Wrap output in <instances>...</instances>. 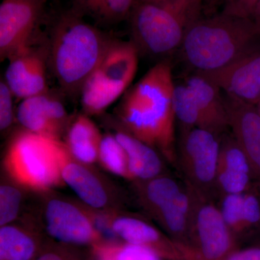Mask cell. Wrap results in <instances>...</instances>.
I'll list each match as a JSON object with an SVG mask.
<instances>
[{
  "label": "cell",
  "instance_id": "3957f363",
  "mask_svg": "<svg viewBox=\"0 0 260 260\" xmlns=\"http://www.w3.org/2000/svg\"><path fill=\"white\" fill-rule=\"evenodd\" d=\"M259 30L251 18L220 14L198 18L186 30L180 49L197 73L223 68L255 44Z\"/></svg>",
  "mask_w": 260,
  "mask_h": 260
},
{
  "label": "cell",
  "instance_id": "9a60e30c",
  "mask_svg": "<svg viewBox=\"0 0 260 260\" xmlns=\"http://www.w3.org/2000/svg\"><path fill=\"white\" fill-rule=\"evenodd\" d=\"M250 164L232 135L220 141L215 190L221 196L243 194L251 188Z\"/></svg>",
  "mask_w": 260,
  "mask_h": 260
},
{
  "label": "cell",
  "instance_id": "52a82bcc",
  "mask_svg": "<svg viewBox=\"0 0 260 260\" xmlns=\"http://www.w3.org/2000/svg\"><path fill=\"white\" fill-rule=\"evenodd\" d=\"M192 199L190 229L186 244L177 243L183 260H220L237 249L235 235L212 198L186 183Z\"/></svg>",
  "mask_w": 260,
  "mask_h": 260
},
{
  "label": "cell",
  "instance_id": "5bb4252c",
  "mask_svg": "<svg viewBox=\"0 0 260 260\" xmlns=\"http://www.w3.org/2000/svg\"><path fill=\"white\" fill-rule=\"evenodd\" d=\"M232 135L250 164L260 184V113L255 105L224 95Z\"/></svg>",
  "mask_w": 260,
  "mask_h": 260
},
{
  "label": "cell",
  "instance_id": "1f68e13d",
  "mask_svg": "<svg viewBox=\"0 0 260 260\" xmlns=\"http://www.w3.org/2000/svg\"><path fill=\"white\" fill-rule=\"evenodd\" d=\"M220 260H260V248L251 247L235 249Z\"/></svg>",
  "mask_w": 260,
  "mask_h": 260
},
{
  "label": "cell",
  "instance_id": "4316f807",
  "mask_svg": "<svg viewBox=\"0 0 260 260\" xmlns=\"http://www.w3.org/2000/svg\"><path fill=\"white\" fill-rule=\"evenodd\" d=\"M20 190L10 185L0 187V225H8L18 215L21 203Z\"/></svg>",
  "mask_w": 260,
  "mask_h": 260
},
{
  "label": "cell",
  "instance_id": "7c38bea8",
  "mask_svg": "<svg viewBox=\"0 0 260 260\" xmlns=\"http://www.w3.org/2000/svg\"><path fill=\"white\" fill-rule=\"evenodd\" d=\"M8 61L4 79L16 99L22 101L49 91L47 78L48 49L30 46Z\"/></svg>",
  "mask_w": 260,
  "mask_h": 260
},
{
  "label": "cell",
  "instance_id": "e575fe53",
  "mask_svg": "<svg viewBox=\"0 0 260 260\" xmlns=\"http://www.w3.org/2000/svg\"><path fill=\"white\" fill-rule=\"evenodd\" d=\"M201 1L202 5L203 4H210V5H214L215 3H218V2L221 1V0H200Z\"/></svg>",
  "mask_w": 260,
  "mask_h": 260
},
{
  "label": "cell",
  "instance_id": "2e32d148",
  "mask_svg": "<svg viewBox=\"0 0 260 260\" xmlns=\"http://www.w3.org/2000/svg\"><path fill=\"white\" fill-rule=\"evenodd\" d=\"M112 229L124 242L150 248L165 260H183L177 243L144 220L134 217H119L113 221Z\"/></svg>",
  "mask_w": 260,
  "mask_h": 260
},
{
  "label": "cell",
  "instance_id": "277c9868",
  "mask_svg": "<svg viewBox=\"0 0 260 260\" xmlns=\"http://www.w3.org/2000/svg\"><path fill=\"white\" fill-rule=\"evenodd\" d=\"M201 7L200 0L137 1L128 18L131 41L139 53L152 56L170 54L180 48L188 27L199 18Z\"/></svg>",
  "mask_w": 260,
  "mask_h": 260
},
{
  "label": "cell",
  "instance_id": "ffe728a7",
  "mask_svg": "<svg viewBox=\"0 0 260 260\" xmlns=\"http://www.w3.org/2000/svg\"><path fill=\"white\" fill-rule=\"evenodd\" d=\"M61 174L64 183L88 206L102 208L107 204V191L100 181L86 168L73 162L71 159L65 164Z\"/></svg>",
  "mask_w": 260,
  "mask_h": 260
},
{
  "label": "cell",
  "instance_id": "d590c367",
  "mask_svg": "<svg viewBox=\"0 0 260 260\" xmlns=\"http://www.w3.org/2000/svg\"><path fill=\"white\" fill-rule=\"evenodd\" d=\"M255 106L256 109H258V111H259V112L260 113V99L259 100V102H257V104H256Z\"/></svg>",
  "mask_w": 260,
  "mask_h": 260
},
{
  "label": "cell",
  "instance_id": "ac0fdd59",
  "mask_svg": "<svg viewBox=\"0 0 260 260\" xmlns=\"http://www.w3.org/2000/svg\"><path fill=\"white\" fill-rule=\"evenodd\" d=\"M114 135L125 150L132 179L145 181L160 176L162 162L155 148L124 129L117 130Z\"/></svg>",
  "mask_w": 260,
  "mask_h": 260
},
{
  "label": "cell",
  "instance_id": "8992f818",
  "mask_svg": "<svg viewBox=\"0 0 260 260\" xmlns=\"http://www.w3.org/2000/svg\"><path fill=\"white\" fill-rule=\"evenodd\" d=\"M139 51L131 40H114L84 84L80 100L87 115H98L127 90L138 71Z\"/></svg>",
  "mask_w": 260,
  "mask_h": 260
},
{
  "label": "cell",
  "instance_id": "484cf974",
  "mask_svg": "<svg viewBox=\"0 0 260 260\" xmlns=\"http://www.w3.org/2000/svg\"><path fill=\"white\" fill-rule=\"evenodd\" d=\"M220 210L228 226L234 235L245 231L243 217V194H225L221 197Z\"/></svg>",
  "mask_w": 260,
  "mask_h": 260
},
{
  "label": "cell",
  "instance_id": "cb8c5ba5",
  "mask_svg": "<svg viewBox=\"0 0 260 260\" xmlns=\"http://www.w3.org/2000/svg\"><path fill=\"white\" fill-rule=\"evenodd\" d=\"M173 106L176 120L179 121L182 132L194 127H202L199 108L194 95L186 83L175 85L173 95Z\"/></svg>",
  "mask_w": 260,
  "mask_h": 260
},
{
  "label": "cell",
  "instance_id": "5b68a950",
  "mask_svg": "<svg viewBox=\"0 0 260 260\" xmlns=\"http://www.w3.org/2000/svg\"><path fill=\"white\" fill-rule=\"evenodd\" d=\"M72 158L61 139L23 129L12 137L4 161L16 182L35 190H47L64 184L62 169Z\"/></svg>",
  "mask_w": 260,
  "mask_h": 260
},
{
  "label": "cell",
  "instance_id": "d6a6232c",
  "mask_svg": "<svg viewBox=\"0 0 260 260\" xmlns=\"http://www.w3.org/2000/svg\"><path fill=\"white\" fill-rule=\"evenodd\" d=\"M251 19L254 21V23H255L258 30H259L260 32V0L256 3L252 15H251Z\"/></svg>",
  "mask_w": 260,
  "mask_h": 260
},
{
  "label": "cell",
  "instance_id": "6da1fadb",
  "mask_svg": "<svg viewBox=\"0 0 260 260\" xmlns=\"http://www.w3.org/2000/svg\"><path fill=\"white\" fill-rule=\"evenodd\" d=\"M174 88L172 68L161 61L130 89L119 107L124 129L157 149L172 164L177 162Z\"/></svg>",
  "mask_w": 260,
  "mask_h": 260
},
{
  "label": "cell",
  "instance_id": "9c48e42d",
  "mask_svg": "<svg viewBox=\"0 0 260 260\" xmlns=\"http://www.w3.org/2000/svg\"><path fill=\"white\" fill-rule=\"evenodd\" d=\"M48 0H3L0 5V59L10 60L31 46Z\"/></svg>",
  "mask_w": 260,
  "mask_h": 260
},
{
  "label": "cell",
  "instance_id": "836d02e7",
  "mask_svg": "<svg viewBox=\"0 0 260 260\" xmlns=\"http://www.w3.org/2000/svg\"><path fill=\"white\" fill-rule=\"evenodd\" d=\"M137 1L141 2V3H166L174 1V0H137Z\"/></svg>",
  "mask_w": 260,
  "mask_h": 260
},
{
  "label": "cell",
  "instance_id": "f546056e",
  "mask_svg": "<svg viewBox=\"0 0 260 260\" xmlns=\"http://www.w3.org/2000/svg\"><path fill=\"white\" fill-rule=\"evenodd\" d=\"M258 1L259 0H223V13L241 18H251Z\"/></svg>",
  "mask_w": 260,
  "mask_h": 260
},
{
  "label": "cell",
  "instance_id": "83f0119b",
  "mask_svg": "<svg viewBox=\"0 0 260 260\" xmlns=\"http://www.w3.org/2000/svg\"><path fill=\"white\" fill-rule=\"evenodd\" d=\"M14 94L5 79L0 81V129L5 131L10 127L14 120L13 99Z\"/></svg>",
  "mask_w": 260,
  "mask_h": 260
},
{
  "label": "cell",
  "instance_id": "8d00e7d4",
  "mask_svg": "<svg viewBox=\"0 0 260 260\" xmlns=\"http://www.w3.org/2000/svg\"><path fill=\"white\" fill-rule=\"evenodd\" d=\"M259 185L260 186V184H259Z\"/></svg>",
  "mask_w": 260,
  "mask_h": 260
},
{
  "label": "cell",
  "instance_id": "d6986e66",
  "mask_svg": "<svg viewBox=\"0 0 260 260\" xmlns=\"http://www.w3.org/2000/svg\"><path fill=\"white\" fill-rule=\"evenodd\" d=\"M103 135L87 114L79 115L70 126L65 142L72 157L83 164H92L99 158Z\"/></svg>",
  "mask_w": 260,
  "mask_h": 260
},
{
  "label": "cell",
  "instance_id": "7402d4cb",
  "mask_svg": "<svg viewBox=\"0 0 260 260\" xmlns=\"http://www.w3.org/2000/svg\"><path fill=\"white\" fill-rule=\"evenodd\" d=\"M137 0H91L78 13L104 24L119 23L129 18Z\"/></svg>",
  "mask_w": 260,
  "mask_h": 260
},
{
  "label": "cell",
  "instance_id": "603a6c76",
  "mask_svg": "<svg viewBox=\"0 0 260 260\" xmlns=\"http://www.w3.org/2000/svg\"><path fill=\"white\" fill-rule=\"evenodd\" d=\"M95 260H162L156 251L146 246L123 243L103 242L92 246Z\"/></svg>",
  "mask_w": 260,
  "mask_h": 260
},
{
  "label": "cell",
  "instance_id": "f1b7e54d",
  "mask_svg": "<svg viewBox=\"0 0 260 260\" xmlns=\"http://www.w3.org/2000/svg\"><path fill=\"white\" fill-rule=\"evenodd\" d=\"M243 217L245 230L260 224V197L251 188L244 193Z\"/></svg>",
  "mask_w": 260,
  "mask_h": 260
},
{
  "label": "cell",
  "instance_id": "44dd1931",
  "mask_svg": "<svg viewBox=\"0 0 260 260\" xmlns=\"http://www.w3.org/2000/svg\"><path fill=\"white\" fill-rule=\"evenodd\" d=\"M39 242L31 234L13 225L0 229V260H36L40 254Z\"/></svg>",
  "mask_w": 260,
  "mask_h": 260
},
{
  "label": "cell",
  "instance_id": "8fae6325",
  "mask_svg": "<svg viewBox=\"0 0 260 260\" xmlns=\"http://www.w3.org/2000/svg\"><path fill=\"white\" fill-rule=\"evenodd\" d=\"M48 234L59 242L72 245H91L103 243L102 234L91 220L74 205L54 199L46 208Z\"/></svg>",
  "mask_w": 260,
  "mask_h": 260
},
{
  "label": "cell",
  "instance_id": "d4e9b609",
  "mask_svg": "<svg viewBox=\"0 0 260 260\" xmlns=\"http://www.w3.org/2000/svg\"><path fill=\"white\" fill-rule=\"evenodd\" d=\"M99 158L109 172L120 177L131 178L125 150L114 134L103 136Z\"/></svg>",
  "mask_w": 260,
  "mask_h": 260
},
{
  "label": "cell",
  "instance_id": "7a4b0ae2",
  "mask_svg": "<svg viewBox=\"0 0 260 260\" xmlns=\"http://www.w3.org/2000/svg\"><path fill=\"white\" fill-rule=\"evenodd\" d=\"M75 10L56 20L48 49V62L61 90L80 95L84 84L112 43L105 32L87 23Z\"/></svg>",
  "mask_w": 260,
  "mask_h": 260
},
{
  "label": "cell",
  "instance_id": "ba28073f",
  "mask_svg": "<svg viewBox=\"0 0 260 260\" xmlns=\"http://www.w3.org/2000/svg\"><path fill=\"white\" fill-rule=\"evenodd\" d=\"M218 135L203 128L194 127L181 133L177 162L186 183L211 198L216 192L215 180L220 156Z\"/></svg>",
  "mask_w": 260,
  "mask_h": 260
},
{
  "label": "cell",
  "instance_id": "e0dca14e",
  "mask_svg": "<svg viewBox=\"0 0 260 260\" xmlns=\"http://www.w3.org/2000/svg\"><path fill=\"white\" fill-rule=\"evenodd\" d=\"M199 108L202 127L214 134H223L229 128L225 99L222 90L203 75L197 73L186 80Z\"/></svg>",
  "mask_w": 260,
  "mask_h": 260
},
{
  "label": "cell",
  "instance_id": "4dcf8cb0",
  "mask_svg": "<svg viewBox=\"0 0 260 260\" xmlns=\"http://www.w3.org/2000/svg\"><path fill=\"white\" fill-rule=\"evenodd\" d=\"M36 260H80L73 253L62 249L54 248L41 252Z\"/></svg>",
  "mask_w": 260,
  "mask_h": 260
},
{
  "label": "cell",
  "instance_id": "4fadbf2b",
  "mask_svg": "<svg viewBox=\"0 0 260 260\" xmlns=\"http://www.w3.org/2000/svg\"><path fill=\"white\" fill-rule=\"evenodd\" d=\"M15 116L24 129L58 139L68 121L62 103L49 91L22 100Z\"/></svg>",
  "mask_w": 260,
  "mask_h": 260
},
{
  "label": "cell",
  "instance_id": "30bf717a",
  "mask_svg": "<svg viewBox=\"0 0 260 260\" xmlns=\"http://www.w3.org/2000/svg\"><path fill=\"white\" fill-rule=\"evenodd\" d=\"M228 96L256 105L260 99V44H254L220 69L198 73Z\"/></svg>",
  "mask_w": 260,
  "mask_h": 260
}]
</instances>
